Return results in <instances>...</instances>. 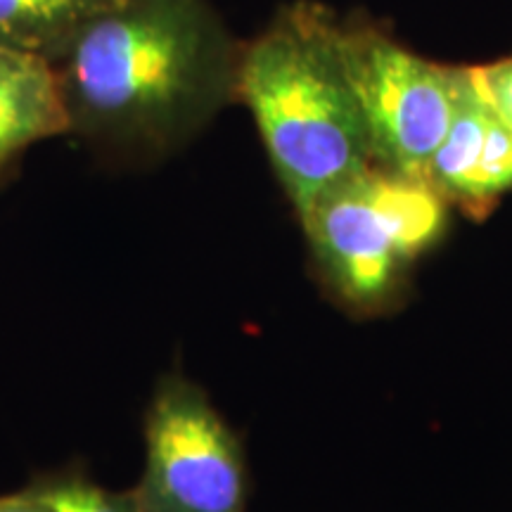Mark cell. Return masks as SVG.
Masks as SVG:
<instances>
[{
	"mask_svg": "<svg viewBox=\"0 0 512 512\" xmlns=\"http://www.w3.org/2000/svg\"><path fill=\"white\" fill-rule=\"evenodd\" d=\"M240 48L209 0H112L48 57L67 133L110 164L174 155L235 100Z\"/></svg>",
	"mask_w": 512,
	"mask_h": 512,
	"instance_id": "1",
	"label": "cell"
},
{
	"mask_svg": "<svg viewBox=\"0 0 512 512\" xmlns=\"http://www.w3.org/2000/svg\"><path fill=\"white\" fill-rule=\"evenodd\" d=\"M339 24L320 3L297 0L240 48L235 100L252 112L297 216L375 166Z\"/></svg>",
	"mask_w": 512,
	"mask_h": 512,
	"instance_id": "2",
	"label": "cell"
},
{
	"mask_svg": "<svg viewBox=\"0 0 512 512\" xmlns=\"http://www.w3.org/2000/svg\"><path fill=\"white\" fill-rule=\"evenodd\" d=\"M140 512H247V453L209 394L181 373L155 384L143 420Z\"/></svg>",
	"mask_w": 512,
	"mask_h": 512,
	"instance_id": "3",
	"label": "cell"
},
{
	"mask_svg": "<svg viewBox=\"0 0 512 512\" xmlns=\"http://www.w3.org/2000/svg\"><path fill=\"white\" fill-rule=\"evenodd\" d=\"M339 41L366 117L375 164L427 176L456 114L465 69L415 55L361 19H344Z\"/></svg>",
	"mask_w": 512,
	"mask_h": 512,
	"instance_id": "4",
	"label": "cell"
},
{
	"mask_svg": "<svg viewBox=\"0 0 512 512\" xmlns=\"http://www.w3.org/2000/svg\"><path fill=\"white\" fill-rule=\"evenodd\" d=\"M299 221L313 273L337 306L363 318L399 309L413 264L370 202L363 174L320 195Z\"/></svg>",
	"mask_w": 512,
	"mask_h": 512,
	"instance_id": "5",
	"label": "cell"
},
{
	"mask_svg": "<svg viewBox=\"0 0 512 512\" xmlns=\"http://www.w3.org/2000/svg\"><path fill=\"white\" fill-rule=\"evenodd\" d=\"M427 178L467 216L489 214L512 190V131L479 91L472 69H465L460 100Z\"/></svg>",
	"mask_w": 512,
	"mask_h": 512,
	"instance_id": "6",
	"label": "cell"
},
{
	"mask_svg": "<svg viewBox=\"0 0 512 512\" xmlns=\"http://www.w3.org/2000/svg\"><path fill=\"white\" fill-rule=\"evenodd\" d=\"M67 133V114L46 57L0 46V183L29 147Z\"/></svg>",
	"mask_w": 512,
	"mask_h": 512,
	"instance_id": "7",
	"label": "cell"
},
{
	"mask_svg": "<svg viewBox=\"0 0 512 512\" xmlns=\"http://www.w3.org/2000/svg\"><path fill=\"white\" fill-rule=\"evenodd\" d=\"M363 183L396 247L411 264L444 238L451 202L430 178L375 164L363 171Z\"/></svg>",
	"mask_w": 512,
	"mask_h": 512,
	"instance_id": "8",
	"label": "cell"
},
{
	"mask_svg": "<svg viewBox=\"0 0 512 512\" xmlns=\"http://www.w3.org/2000/svg\"><path fill=\"white\" fill-rule=\"evenodd\" d=\"M112 0H0V46L48 57Z\"/></svg>",
	"mask_w": 512,
	"mask_h": 512,
	"instance_id": "9",
	"label": "cell"
},
{
	"mask_svg": "<svg viewBox=\"0 0 512 512\" xmlns=\"http://www.w3.org/2000/svg\"><path fill=\"white\" fill-rule=\"evenodd\" d=\"M27 489L48 512H140L136 489H105L76 465L36 475Z\"/></svg>",
	"mask_w": 512,
	"mask_h": 512,
	"instance_id": "10",
	"label": "cell"
},
{
	"mask_svg": "<svg viewBox=\"0 0 512 512\" xmlns=\"http://www.w3.org/2000/svg\"><path fill=\"white\" fill-rule=\"evenodd\" d=\"M479 91L505 126L512 131V55L472 69Z\"/></svg>",
	"mask_w": 512,
	"mask_h": 512,
	"instance_id": "11",
	"label": "cell"
},
{
	"mask_svg": "<svg viewBox=\"0 0 512 512\" xmlns=\"http://www.w3.org/2000/svg\"><path fill=\"white\" fill-rule=\"evenodd\" d=\"M0 512H48V510L46 505L38 501L27 486H24V489L17 491V494L0 496Z\"/></svg>",
	"mask_w": 512,
	"mask_h": 512,
	"instance_id": "12",
	"label": "cell"
}]
</instances>
